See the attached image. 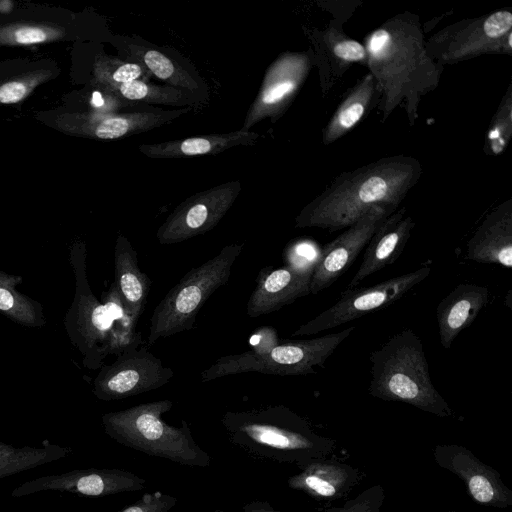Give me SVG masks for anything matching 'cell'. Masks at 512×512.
Segmentation results:
<instances>
[{"label":"cell","instance_id":"6da1fadb","mask_svg":"<svg viewBox=\"0 0 512 512\" xmlns=\"http://www.w3.org/2000/svg\"><path fill=\"white\" fill-rule=\"evenodd\" d=\"M363 45L379 94L381 121L399 107L413 127L422 98L438 87L444 69L427 54L418 15L404 12L389 18L365 37Z\"/></svg>","mask_w":512,"mask_h":512},{"label":"cell","instance_id":"7a4b0ae2","mask_svg":"<svg viewBox=\"0 0 512 512\" xmlns=\"http://www.w3.org/2000/svg\"><path fill=\"white\" fill-rule=\"evenodd\" d=\"M421 174L420 162L405 155L384 157L343 172L303 207L295 227L333 232L350 227L373 206L396 210Z\"/></svg>","mask_w":512,"mask_h":512},{"label":"cell","instance_id":"3957f363","mask_svg":"<svg viewBox=\"0 0 512 512\" xmlns=\"http://www.w3.org/2000/svg\"><path fill=\"white\" fill-rule=\"evenodd\" d=\"M221 423L231 444L259 459L301 468L327 458L335 449L332 439L317 434L304 418L283 405L228 411Z\"/></svg>","mask_w":512,"mask_h":512},{"label":"cell","instance_id":"277c9868","mask_svg":"<svg viewBox=\"0 0 512 512\" xmlns=\"http://www.w3.org/2000/svg\"><path fill=\"white\" fill-rule=\"evenodd\" d=\"M369 359L370 395L403 402L439 417L453 416V410L432 383L422 341L411 329L394 334Z\"/></svg>","mask_w":512,"mask_h":512},{"label":"cell","instance_id":"5b68a950","mask_svg":"<svg viewBox=\"0 0 512 512\" xmlns=\"http://www.w3.org/2000/svg\"><path fill=\"white\" fill-rule=\"evenodd\" d=\"M172 407L173 402L164 399L105 413L101 418L104 432L117 443L149 456L186 466H210V455L196 443L185 420L175 427L162 419Z\"/></svg>","mask_w":512,"mask_h":512},{"label":"cell","instance_id":"8992f818","mask_svg":"<svg viewBox=\"0 0 512 512\" xmlns=\"http://www.w3.org/2000/svg\"><path fill=\"white\" fill-rule=\"evenodd\" d=\"M87 249L81 240L70 248V264L75 276V294L64 317V328L70 342L82 355L83 365L99 369L109 355H118L142 340L127 337L114 324L106 306L96 298L87 277Z\"/></svg>","mask_w":512,"mask_h":512},{"label":"cell","instance_id":"52a82bcc","mask_svg":"<svg viewBox=\"0 0 512 512\" xmlns=\"http://www.w3.org/2000/svg\"><path fill=\"white\" fill-rule=\"evenodd\" d=\"M243 244L232 243L198 267L187 272L154 308L147 346L194 328L196 317L210 296L224 286Z\"/></svg>","mask_w":512,"mask_h":512},{"label":"cell","instance_id":"ba28073f","mask_svg":"<svg viewBox=\"0 0 512 512\" xmlns=\"http://www.w3.org/2000/svg\"><path fill=\"white\" fill-rule=\"evenodd\" d=\"M354 330L355 326H349L321 337L278 344L262 354L249 350L222 356L201 372V381L247 372L280 376L314 374Z\"/></svg>","mask_w":512,"mask_h":512},{"label":"cell","instance_id":"9c48e42d","mask_svg":"<svg viewBox=\"0 0 512 512\" xmlns=\"http://www.w3.org/2000/svg\"><path fill=\"white\" fill-rule=\"evenodd\" d=\"M427 54L441 66L485 54L512 55V13L497 10L445 26L425 40Z\"/></svg>","mask_w":512,"mask_h":512},{"label":"cell","instance_id":"30bf717a","mask_svg":"<svg viewBox=\"0 0 512 512\" xmlns=\"http://www.w3.org/2000/svg\"><path fill=\"white\" fill-rule=\"evenodd\" d=\"M431 270L429 260L412 272L398 275L373 286L344 290L335 304L302 324L292 333V336L323 332L385 308L400 300L413 287L426 279Z\"/></svg>","mask_w":512,"mask_h":512},{"label":"cell","instance_id":"8fae6325","mask_svg":"<svg viewBox=\"0 0 512 512\" xmlns=\"http://www.w3.org/2000/svg\"><path fill=\"white\" fill-rule=\"evenodd\" d=\"M148 346L129 347L116 360L102 365L93 380V393L102 401L121 400L158 389L174 376L171 368L152 354Z\"/></svg>","mask_w":512,"mask_h":512},{"label":"cell","instance_id":"7c38bea8","mask_svg":"<svg viewBox=\"0 0 512 512\" xmlns=\"http://www.w3.org/2000/svg\"><path fill=\"white\" fill-rule=\"evenodd\" d=\"M240 191V182L230 181L188 197L158 228L157 241L163 245L176 244L212 230L234 204Z\"/></svg>","mask_w":512,"mask_h":512},{"label":"cell","instance_id":"4fadbf2b","mask_svg":"<svg viewBox=\"0 0 512 512\" xmlns=\"http://www.w3.org/2000/svg\"><path fill=\"white\" fill-rule=\"evenodd\" d=\"M313 63L310 51L280 54L266 70L259 92L240 130L250 131L265 118L277 120L304 84Z\"/></svg>","mask_w":512,"mask_h":512},{"label":"cell","instance_id":"5bb4252c","mask_svg":"<svg viewBox=\"0 0 512 512\" xmlns=\"http://www.w3.org/2000/svg\"><path fill=\"white\" fill-rule=\"evenodd\" d=\"M146 480L124 469H78L27 480L17 486L12 497L42 491H59L88 497H104L144 489Z\"/></svg>","mask_w":512,"mask_h":512},{"label":"cell","instance_id":"9a60e30c","mask_svg":"<svg viewBox=\"0 0 512 512\" xmlns=\"http://www.w3.org/2000/svg\"><path fill=\"white\" fill-rule=\"evenodd\" d=\"M394 211L387 206H373L357 222L327 243L314 265L310 293L318 294L338 280L355 262L378 226Z\"/></svg>","mask_w":512,"mask_h":512},{"label":"cell","instance_id":"2e32d148","mask_svg":"<svg viewBox=\"0 0 512 512\" xmlns=\"http://www.w3.org/2000/svg\"><path fill=\"white\" fill-rule=\"evenodd\" d=\"M191 107L178 110H140L132 112H89L63 114L57 122L62 130L81 137L115 140L169 124Z\"/></svg>","mask_w":512,"mask_h":512},{"label":"cell","instance_id":"e0dca14e","mask_svg":"<svg viewBox=\"0 0 512 512\" xmlns=\"http://www.w3.org/2000/svg\"><path fill=\"white\" fill-rule=\"evenodd\" d=\"M433 455L441 468L464 482L471 498L477 503L495 508L512 505V491L504 484L499 473L467 448L454 444L437 445Z\"/></svg>","mask_w":512,"mask_h":512},{"label":"cell","instance_id":"ac0fdd59","mask_svg":"<svg viewBox=\"0 0 512 512\" xmlns=\"http://www.w3.org/2000/svg\"><path fill=\"white\" fill-rule=\"evenodd\" d=\"M314 265L290 263L279 268H263L247 302L248 316L270 314L310 294Z\"/></svg>","mask_w":512,"mask_h":512},{"label":"cell","instance_id":"d6986e66","mask_svg":"<svg viewBox=\"0 0 512 512\" xmlns=\"http://www.w3.org/2000/svg\"><path fill=\"white\" fill-rule=\"evenodd\" d=\"M414 226L405 207L389 215L369 240L362 262L346 290L354 289L367 277L393 264L402 254Z\"/></svg>","mask_w":512,"mask_h":512},{"label":"cell","instance_id":"ffe728a7","mask_svg":"<svg viewBox=\"0 0 512 512\" xmlns=\"http://www.w3.org/2000/svg\"><path fill=\"white\" fill-rule=\"evenodd\" d=\"M466 259L512 268V199L495 207L467 242Z\"/></svg>","mask_w":512,"mask_h":512},{"label":"cell","instance_id":"44dd1931","mask_svg":"<svg viewBox=\"0 0 512 512\" xmlns=\"http://www.w3.org/2000/svg\"><path fill=\"white\" fill-rule=\"evenodd\" d=\"M288 478V486L316 500H336L348 494L361 481L355 467L328 458L302 466Z\"/></svg>","mask_w":512,"mask_h":512},{"label":"cell","instance_id":"7402d4cb","mask_svg":"<svg viewBox=\"0 0 512 512\" xmlns=\"http://www.w3.org/2000/svg\"><path fill=\"white\" fill-rule=\"evenodd\" d=\"M488 301L486 286L460 283L439 302L436 317L440 343L445 349L474 322Z\"/></svg>","mask_w":512,"mask_h":512},{"label":"cell","instance_id":"603a6c76","mask_svg":"<svg viewBox=\"0 0 512 512\" xmlns=\"http://www.w3.org/2000/svg\"><path fill=\"white\" fill-rule=\"evenodd\" d=\"M260 134L237 130L229 133L208 134L161 143L142 144L139 151L152 159H176L222 153L232 147L255 145Z\"/></svg>","mask_w":512,"mask_h":512},{"label":"cell","instance_id":"cb8c5ba5","mask_svg":"<svg viewBox=\"0 0 512 512\" xmlns=\"http://www.w3.org/2000/svg\"><path fill=\"white\" fill-rule=\"evenodd\" d=\"M114 285L129 318L137 325L149 292L151 279L138 265L137 252L125 236H118L114 248Z\"/></svg>","mask_w":512,"mask_h":512},{"label":"cell","instance_id":"d4e9b609","mask_svg":"<svg viewBox=\"0 0 512 512\" xmlns=\"http://www.w3.org/2000/svg\"><path fill=\"white\" fill-rule=\"evenodd\" d=\"M318 53L322 64V88L324 95L354 63L367 65V52L364 45L348 37L342 24L331 21L321 33Z\"/></svg>","mask_w":512,"mask_h":512},{"label":"cell","instance_id":"484cf974","mask_svg":"<svg viewBox=\"0 0 512 512\" xmlns=\"http://www.w3.org/2000/svg\"><path fill=\"white\" fill-rule=\"evenodd\" d=\"M379 94L371 73H366L348 90L322 134L324 145H330L352 130L378 104Z\"/></svg>","mask_w":512,"mask_h":512},{"label":"cell","instance_id":"4316f807","mask_svg":"<svg viewBox=\"0 0 512 512\" xmlns=\"http://www.w3.org/2000/svg\"><path fill=\"white\" fill-rule=\"evenodd\" d=\"M69 447L44 440L41 446L16 447L0 441V480L60 460L71 454Z\"/></svg>","mask_w":512,"mask_h":512},{"label":"cell","instance_id":"83f0119b","mask_svg":"<svg viewBox=\"0 0 512 512\" xmlns=\"http://www.w3.org/2000/svg\"><path fill=\"white\" fill-rule=\"evenodd\" d=\"M22 282V276L0 270V313L20 326L41 328L46 324L43 307L16 289Z\"/></svg>","mask_w":512,"mask_h":512},{"label":"cell","instance_id":"f1b7e54d","mask_svg":"<svg viewBox=\"0 0 512 512\" xmlns=\"http://www.w3.org/2000/svg\"><path fill=\"white\" fill-rule=\"evenodd\" d=\"M120 100L143 104L193 106L200 102L197 93L168 85H155L143 80H134L108 90Z\"/></svg>","mask_w":512,"mask_h":512},{"label":"cell","instance_id":"f546056e","mask_svg":"<svg viewBox=\"0 0 512 512\" xmlns=\"http://www.w3.org/2000/svg\"><path fill=\"white\" fill-rule=\"evenodd\" d=\"M127 50L134 62L142 64L150 74L165 82L168 86L190 90L195 93L200 89V84L196 78L164 53L133 43L127 44Z\"/></svg>","mask_w":512,"mask_h":512},{"label":"cell","instance_id":"4dcf8cb0","mask_svg":"<svg viewBox=\"0 0 512 512\" xmlns=\"http://www.w3.org/2000/svg\"><path fill=\"white\" fill-rule=\"evenodd\" d=\"M56 66L48 61L24 62L18 72L0 75V104H15L29 96L40 84L53 78Z\"/></svg>","mask_w":512,"mask_h":512},{"label":"cell","instance_id":"1f68e13d","mask_svg":"<svg viewBox=\"0 0 512 512\" xmlns=\"http://www.w3.org/2000/svg\"><path fill=\"white\" fill-rule=\"evenodd\" d=\"M64 27L50 22L15 21L0 25V45H32L62 39Z\"/></svg>","mask_w":512,"mask_h":512},{"label":"cell","instance_id":"d6a6232c","mask_svg":"<svg viewBox=\"0 0 512 512\" xmlns=\"http://www.w3.org/2000/svg\"><path fill=\"white\" fill-rule=\"evenodd\" d=\"M93 74L98 84L110 90L129 81H145L150 73L140 63L100 55L96 57Z\"/></svg>","mask_w":512,"mask_h":512},{"label":"cell","instance_id":"836d02e7","mask_svg":"<svg viewBox=\"0 0 512 512\" xmlns=\"http://www.w3.org/2000/svg\"><path fill=\"white\" fill-rule=\"evenodd\" d=\"M512 136V86L509 84L486 133L485 153L499 155L505 151Z\"/></svg>","mask_w":512,"mask_h":512},{"label":"cell","instance_id":"e575fe53","mask_svg":"<svg viewBox=\"0 0 512 512\" xmlns=\"http://www.w3.org/2000/svg\"><path fill=\"white\" fill-rule=\"evenodd\" d=\"M384 499V488L374 485L349 499L341 507H333L327 512H380Z\"/></svg>","mask_w":512,"mask_h":512},{"label":"cell","instance_id":"d590c367","mask_svg":"<svg viewBox=\"0 0 512 512\" xmlns=\"http://www.w3.org/2000/svg\"><path fill=\"white\" fill-rule=\"evenodd\" d=\"M176 503L177 498L173 495L154 491L144 494L135 503L118 512H168Z\"/></svg>","mask_w":512,"mask_h":512},{"label":"cell","instance_id":"8d00e7d4","mask_svg":"<svg viewBox=\"0 0 512 512\" xmlns=\"http://www.w3.org/2000/svg\"><path fill=\"white\" fill-rule=\"evenodd\" d=\"M278 344L277 331L272 327H261L250 338L252 351L259 354L270 351Z\"/></svg>","mask_w":512,"mask_h":512},{"label":"cell","instance_id":"74e56055","mask_svg":"<svg viewBox=\"0 0 512 512\" xmlns=\"http://www.w3.org/2000/svg\"><path fill=\"white\" fill-rule=\"evenodd\" d=\"M243 512H290L275 510L268 502L254 500L243 506Z\"/></svg>","mask_w":512,"mask_h":512},{"label":"cell","instance_id":"f35d334b","mask_svg":"<svg viewBox=\"0 0 512 512\" xmlns=\"http://www.w3.org/2000/svg\"><path fill=\"white\" fill-rule=\"evenodd\" d=\"M12 9L11 1H0V12H8Z\"/></svg>","mask_w":512,"mask_h":512},{"label":"cell","instance_id":"ab89813d","mask_svg":"<svg viewBox=\"0 0 512 512\" xmlns=\"http://www.w3.org/2000/svg\"><path fill=\"white\" fill-rule=\"evenodd\" d=\"M210 512H225V511L222 510V509H216V510H213V511H210Z\"/></svg>","mask_w":512,"mask_h":512},{"label":"cell","instance_id":"60d3db41","mask_svg":"<svg viewBox=\"0 0 512 512\" xmlns=\"http://www.w3.org/2000/svg\"><path fill=\"white\" fill-rule=\"evenodd\" d=\"M445 512H456V511H454V510H448V511H445Z\"/></svg>","mask_w":512,"mask_h":512}]
</instances>
